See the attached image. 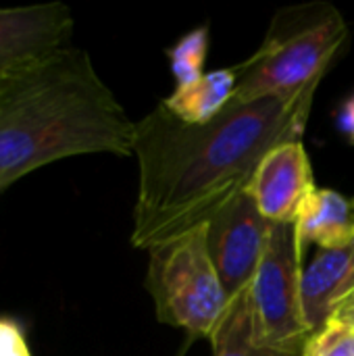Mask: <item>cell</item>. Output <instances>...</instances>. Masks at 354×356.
I'll use <instances>...</instances> for the list:
<instances>
[{
    "label": "cell",
    "instance_id": "obj_1",
    "mask_svg": "<svg viewBox=\"0 0 354 356\" xmlns=\"http://www.w3.org/2000/svg\"><path fill=\"white\" fill-rule=\"evenodd\" d=\"M319 83L294 96L230 100L204 123H188L159 102L136 123L131 244L150 250L186 236L246 192L273 148L303 140Z\"/></svg>",
    "mask_w": 354,
    "mask_h": 356
},
{
    "label": "cell",
    "instance_id": "obj_2",
    "mask_svg": "<svg viewBox=\"0 0 354 356\" xmlns=\"http://www.w3.org/2000/svg\"><path fill=\"white\" fill-rule=\"evenodd\" d=\"M136 123L86 50L67 46L0 83V190L54 161L134 154Z\"/></svg>",
    "mask_w": 354,
    "mask_h": 356
},
{
    "label": "cell",
    "instance_id": "obj_3",
    "mask_svg": "<svg viewBox=\"0 0 354 356\" xmlns=\"http://www.w3.org/2000/svg\"><path fill=\"white\" fill-rule=\"evenodd\" d=\"M348 40V25L330 2H305L282 8L259 50L234 65L232 100L250 102L265 96H294L323 79Z\"/></svg>",
    "mask_w": 354,
    "mask_h": 356
},
{
    "label": "cell",
    "instance_id": "obj_4",
    "mask_svg": "<svg viewBox=\"0 0 354 356\" xmlns=\"http://www.w3.org/2000/svg\"><path fill=\"white\" fill-rule=\"evenodd\" d=\"M146 273L161 323L211 338L230 309L227 296L207 248L204 225L152 246Z\"/></svg>",
    "mask_w": 354,
    "mask_h": 356
},
{
    "label": "cell",
    "instance_id": "obj_5",
    "mask_svg": "<svg viewBox=\"0 0 354 356\" xmlns=\"http://www.w3.org/2000/svg\"><path fill=\"white\" fill-rule=\"evenodd\" d=\"M303 252L298 223H273L250 284L252 336L261 346L303 355L311 338L303 311Z\"/></svg>",
    "mask_w": 354,
    "mask_h": 356
},
{
    "label": "cell",
    "instance_id": "obj_6",
    "mask_svg": "<svg viewBox=\"0 0 354 356\" xmlns=\"http://www.w3.org/2000/svg\"><path fill=\"white\" fill-rule=\"evenodd\" d=\"M273 223L259 211L255 198L242 192L207 225V248L230 298L252 284Z\"/></svg>",
    "mask_w": 354,
    "mask_h": 356
},
{
    "label": "cell",
    "instance_id": "obj_7",
    "mask_svg": "<svg viewBox=\"0 0 354 356\" xmlns=\"http://www.w3.org/2000/svg\"><path fill=\"white\" fill-rule=\"evenodd\" d=\"M73 17L61 2L0 8V83L71 46Z\"/></svg>",
    "mask_w": 354,
    "mask_h": 356
},
{
    "label": "cell",
    "instance_id": "obj_8",
    "mask_svg": "<svg viewBox=\"0 0 354 356\" xmlns=\"http://www.w3.org/2000/svg\"><path fill=\"white\" fill-rule=\"evenodd\" d=\"M315 179L303 140L273 148L257 169L248 194L271 223H298Z\"/></svg>",
    "mask_w": 354,
    "mask_h": 356
},
{
    "label": "cell",
    "instance_id": "obj_9",
    "mask_svg": "<svg viewBox=\"0 0 354 356\" xmlns=\"http://www.w3.org/2000/svg\"><path fill=\"white\" fill-rule=\"evenodd\" d=\"M354 290V242L344 248L319 250L303 271V311L311 336L334 315Z\"/></svg>",
    "mask_w": 354,
    "mask_h": 356
},
{
    "label": "cell",
    "instance_id": "obj_10",
    "mask_svg": "<svg viewBox=\"0 0 354 356\" xmlns=\"http://www.w3.org/2000/svg\"><path fill=\"white\" fill-rule=\"evenodd\" d=\"M298 232L303 246L317 244L321 250L344 248L354 242V200L336 190H315L307 200Z\"/></svg>",
    "mask_w": 354,
    "mask_h": 356
},
{
    "label": "cell",
    "instance_id": "obj_11",
    "mask_svg": "<svg viewBox=\"0 0 354 356\" xmlns=\"http://www.w3.org/2000/svg\"><path fill=\"white\" fill-rule=\"evenodd\" d=\"M234 88L236 75L230 67L204 73L186 83H177L175 92L161 102L188 123H204L232 100Z\"/></svg>",
    "mask_w": 354,
    "mask_h": 356
},
{
    "label": "cell",
    "instance_id": "obj_12",
    "mask_svg": "<svg viewBox=\"0 0 354 356\" xmlns=\"http://www.w3.org/2000/svg\"><path fill=\"white\" fill-rule=\"evenodd\" d=\"M209 340L213 344V356H303L300 353H288L257 344L252 336L250 286L232 298L227 313Z\"/></svg>",
    "mask_w": 354,
    "mask_h": 356
},
{
    "label": "cell",
    "instance_id": "obj_13",
    "mask_svg": "<svg viewBox=\"0 0 354 356\" xmlns=\"http://www.w3.org/2000/svg\"><path fill=\"white\" fill-rule=\"evenodd\" d=\"M303 356H354V327L328 321L307 340Z\"/></svg>",
    "mask_w": 354,
    "mask_h": 356
},
{
    "label": "cell",
    "instance_id": "obj_14",
    "mask_svg": "<svg viewBox=\"0 0 354 356\" xmlns=\"http://www.w3.org/2000/svg\"><path fill=\"white\" fill-rule=\"evenodd\" d=\"M204 54H207V31L204 29L190 33L173 48L171 63H173V71H175L179 83H186V81H192V79L204 75L202 73Z\"/></svg>",
    "mask_w": 354,
    "mask_h": 356
},
{
    "label": "cell",
    "instance_id": "obj_15",
    "mask_svg": "<svg viewBox=\"0 0 354 356\" xmlns=\"http://www.w3.org/2000/svg\"><path fill=\"white\" fill-rule=\"evenodd\" d=\"M0 356H31L23 330L4 317H0Z\"/></svg>",
    "mask_w": 354,
    "mask_h": 356
},
{
    "label": "cell",
    "instance_id": "obj_16",
    "mask_svg": "<svg viewBox=\"0 0 354 356\" xmlns=\"http://www.w3.org/2000/svg\"><path fill=\"white\" fill-rule=\"evenodd\" d=\"M330 321H338V323L353 325L354 327V290L336 307V311H334Z\"/></svg>",
    "mask_w": 354,
    "mask_h": 356
}]
</instances>
